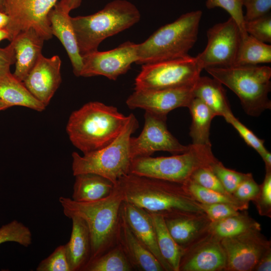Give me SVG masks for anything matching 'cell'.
Instances as JSON below:
<instances>
[{
  "label": "cell",
  "instance_id": "6da1fadb",
  "mask_svg": "<svg viewBox=\"0 0 271 271\" xmlns=\"http://www.w3.org/2000/svg\"><path fill=\"white\" fill-rule=\"evenodd\" d=\"M116 185L124 201L164 218L204 213L181 184L128 174Z\"/></svg>",
  "mask_w": 271,
  "mask_h": 271
},
{
  "label": "cell",
  "instance_id": "7a4b0ae2",
  "mask_svg": "<svg viewBox=\"0 0 271 271\" xmlns=\"http://www.w3.org/2000/svg\"><path fill=\"white\" fill-rule=\"evenodd\" d=\"M59 201L66 217H79L86 223L91 238L90 261L117 244L120 208L124 201L117 185L108 196L97 201L79 202L65 197H60Z\"/></svg>",
  "mask_w": 271,
  "mask_h": 271
},
{
  "label": "cell",
  "instance_id": "3957f363",
  "mask_svg": "<svg viewBox=\"0 0 271 271\" xmlns=\"http://www.w3.org/2000/svg\"><path fill=\"white\" fill-rule=\"evenodd\" d=\"M128 119V115L120 113L115 107L89 102L71 114L66 131L72 144L84 154L111 143Z\"/></svg>",
  "mask_w": 271,
  "mask_h": 271
},
{
  "label": "cell",
  "instance_id": "277c9868",
  "mask_svg": "<svg viewBox=\"0 0 271 271\" xmlns=\"http://www.w3.org/2000/svg\"><path fill=\"white\" fill-rule=\"evenodd\" d=\"M141 19L137 7L126 0H114L97 12L71 17L81 56L98 50L105 39L132 27Z\"/></svg>",
  "mask_w": 271,
  "mask_h": 271
},
{
  "label": "cell",
  "instance_id": "5b68a950",
  "mask_svg": "<svg viewBox=\"0 0 271 271\" xmlns=\"http://www.w3.org/2000/svg\"><path fill=\"white\" fill-rule=\"evenodd\" d=\"M202 16L200 10L191 11L160 27L146 41L137 44L136 63L144 65L189 55L197 40Z\"/></svg>",
  "mask_w": 271,
  "mask_h": 271
},
{
  "label": "cell",
  "instance_id": "8992f818",
  "mask_svg": "<svg viewBox=\"0 0 271 271\" xmlns=\"http://www.w3.org/2000/svg\"><path fill=\"white\" fill-rule=\"evenodd\" d=\"M204 69L238 97L245 112L259 116L271 108L268 97L271 89V68L266 66L232 65Z\"/></svg>",
  "mask_w": 271,
  "mask_h": 271
},
{
  "label": "cell",
  "instance_id": "52a82bcc",
  "mask_svg": "<svg viewBox=\"0 0 271 271\" xmlns=\"http://www.w3.org/2000/svg\"><path fill=\"white\" fill-rule=\"evenodd\" d=\"M139 127V122L132 113L118 136L109 144L98 150L81 156L72 154V169L75 175L92 173L102 176L114 185L121 177L129 173L131 158L129 141L131 134Z\"/></svg>",
  "mask_w": 271,
  "mask_h": 271
},
{
  "label": "cell",
  "instance_id": "ba28073f",
  "mask_svg": "<svg viewBox=\"0 0 271 271\" xmlns=\"http://www.w3.org/2000/svg\"><path fill=\"white\" fill-rule=\"evenodd\" d=\"M216 160L211 146L191 144L185 152L170 157L134 158L128 174L183 184L197 169L210 166Z\"/></svg>",
  "mask_w": 271,
  "mask_h": 271
},
{
  "label": "cell",
  "instance_id": "9c48e42d",
  "mask_svg": "<svg viewBox=\"0 0 271 271\" xmlns=\"http://www.w3.org/2000/svg\"><path fill=\"white\" fill-rule=\"evenodd\" d=\"M196 57H186L143 65L134 90L178 87L195 83L203 70Z\"/></svg>",
  "mask_w": 271,
  "mask_h": 271
},
{
  "label": "cell",
  "instance_id": "30bf717a",
  "mask_svg": "<svg viewBox=\"0 0 271 271\" xmlns=\"http://www.w3.org/2000/svg\"><path fill=\"white\" fill-rule=\"evenodd\" d=\"M58 0H5V12L9 17L6 30L10 42L21 32L32 28L45 40L51 39L49 14Z\"/></svg>",
  "mask_w": 271,
  "mask_h": 271
},
{
  "label": "cell",
  "instance_id": "8fae6325",
  "mask_svg": "<svg viewBox=\"0 0 271 271\" xmlns=\"http://www.w3.org/2000/svg\"><path fill=\"white\" fill-rule=\"evenodd\" d=\"M207 44L196 57L203 69L208 67H227L234 65L242 40L240 29L230 17L207 32Z\"/></svg>",
  "mask_w": 271,
  "mask_h": 271
},
{
  "label": "cell",
  "instance_id": "7c38bea8",
  "mask_svg": "<svg viewBox=\"0 0 271 271\" xmlns=\"http://www.w3.org/2000/svg\"><path fill=\"white\" fill-rule=\"evenodd\" d=\"M144 118V126L141 134L138 137L130 139L129 151L131 160L151 156L158 151L179 154L189 149V145L181 144L169 131L166 124L167 117L145 111Z\"/></svg>",
  "mask_w": 271,
  "mask_h": 271
},
{
  "label": "cell",
  "instance_id": "4fadbf2b",
  "mask_svg": "<svg viewBox=\"0 0 271 271\" xmlns=\"http://www.w3.org/2000/svg\"><path fill=\"white\" fill-rule=\"evenodd\" d=\"M252 229L220 240L226 263L224 271H253L271 242L260 232Z\"/></svg>",
  "mask_w": 271,
  "mask_h": 271
},
{
  "label": "cell",
  "instance_id": "5bb4252c",
  "mask_svg": "<svg viewBox=\"0 0 271 271\" xmlns=\"http://www.w3.org/2000/svg\"><path fill=\"white\" fill-rule=\"evenodd\" d=\"M137 44L130 41L106 51L98 50L82 56L80 76L91 77L101 75L115 80L126 73L133 63L138 61Z\"/></svg>",
  "mask_w": 271,
  "mask_h": 271
},
{
  "label": "cell",
  "instance_id": "9a60e30c",
  "mask_svg": "<svg viewBox=\"0 0 271 271\" xmlns=\"http://www.w3.org/2000/svg\"><path fill=\"white\" fill-rule=\"evenodd\" d=\"M195 83L178 87L149 90H134L126 100L130 109L142 108L145 111L167 117L171 111L187 107L194 97Z\"/></svg>",
  "mask_w": 271,
  "mask_h": 271
},
{
  "label": "cell",
  "instance_id": "2e32d148",
  "mask_svg": "<svg viewBox=\"0 0 271 271\" xmlns=\"http://www.w3.org/2000/svg\"><path fill=\"white\" fill-rule=\"evenodd\" d=\"M226 257L220 240L207 232L184 249L179 271H224Z\"/></svg>",
  "mask_w": 271,
  "mask_h": 271
},
{
  "label": "cell",
  "instance_id": "e0dca14e",
  "mask_svg": "<svg viewBox=\"0 0 271 271\" xmlns=\"http://www.w3.org/2000/svg\"><path fill=\"white\" fill-rule=\"evenodd\" d=\"M61 63L58 55L46 58L42 55L23 81L29 91L46 107L61 83Z\"/></svg>",
  "mask_w": 271,
  "mask_h": 271
},
{
  "label": "cell",
  "instance_id": "ac0fdd59",
  "mask_svg": "<svg viewBox=\"0 0 271 271\" xmlns=\"http://www.w3.org/2000/svg\"><path fill=\"white\" fill-rule=\"evenodd\" d=\"M120 213L137 238L154 254L165 271H173L159 250L155 226L150 213L123 201Z\"/></svg>",
  "mask_w": 271,
  "mask_h": 271
},
{
  "label": "cell",
  "instance_id": "d6986e66",
  "mask_svg": "<svg viewBox=\"0 0 271 271\" xmlns=\"http://www.w3.org/2000/svg\"><path fill=\"white\" fill-rule=\"evenodd\" d=\"M45 40L32 28L20 32L11 41L15 55L14 76L23 81L37 63L41 56Z\"/></svg>",
  "mask_w": 271,
  "mask_h": 271
},
{
  "label": "cell",
  "instance_id": "ffe728a7",
  "mask_svg": "<svg viewBox=\"0 0 271 271\" xmlns=\"http://www.w3.org/2000/svg\"><path fill=\"white\" fill-rule=\"evenodd\" d=\"M117 243L121 245L134 270L165 271L154 254L133 234L121 213Z\"/></svg>",
  "mask_w": 271,
  "mask_h": 271
},
{
  "label": "cell",
  "instance_id": "44dd1931",
  "mask_svg": "<svg viewBox=\"0 0 271 271\" xmlns=\"http://www.w3.org/2000/svg\"><path fill=\"white\" fill-rule=\"evenodd\" d=\"M69 13L57 3L50 11L48 18L52 35L59 40L65 49L74 75L80 76L82 57L79 52Z\"/></svg>",
  "mask_w": 271,
  "mask_h": 271
},
{
  "label": "cell",
  "instance_id": "7402d4cb",
  "mask_svg": "<svg viewBox=\"0 0 271 271\" xmlns=\"http://www.w3.org/2000/svg\"><path fill=\"white\" fill-rule=\"evenodd\" d=\"M164 218L172 237L184 250L207 232L211 222L205 213Z\"/></svg>",
  "mask_w": 271,
  "mask_h": 271
},
{
  "label": "cell",
  "instance_id": "603a6c76",
  "mask_svg": "<svg viewBox=\"0 0 271 271\" xmlns=\"http://www.w3.org/2000/svg\"><path fill=\"white\" fill-rule=\"evenodd\" d=\"M72 231L69 241L65 244L66 254L71 271H82L91 256L89 230L81 218L72 216Z\"/></svg>",
  "mask_w": 271,
  "mask_h": 271
},
{
  "label": "cell",
  "instance_id": "cb8c5ba5",
  "mask_svg": "<svg viewBox=\"0 0 271 271\" xmlns=\"http://www.w3.org/2000/svg\"><path fill=\"white\" fill-rule=\"evenodd\" d=\"M194 97L202 100L215 116L224 117L232 112L222 84L214 78L200 76L193 88Z\"/></svg>",
  "mask_w": 271,
  "mask_h": 271
},
{
  "label": "cell",
  "instance_id": "d4e9b609",
  "mask_svg": "<svg viewBox=\"0 0 271 271\" xmlns=\"http://www.w3.org/2000/svg\"><path fill=\"white\" fill-rule=\"evenodd\" d=\"M72 199L79 202L97 201L108 196L114 184L107 179L92 174H81L75 176Z\"/></svg>",
  "mask_w": 271,
  "mask_h": 271
},
{
  "label": "cell",
  "instance_id": "484cf974",
  "mask_svg": "<svg viewBox=\"0 0 271 271\" xmlns=\"http://www.w3.org/2000/svg\"><path fill=\"white\" fill-rule=\"evenodd\" d=\"M0 99L10 107L22 106L38 111L46 108L11 72L0 77Z\"/></svg>",
  "mask_w": 271,
  "mask_h": 271
},
{
  "label": "cell",
  "instance_id": "4316f807",
  "mask_svg": "<svg viewBox=\"0 0 271 271\" xmlns=\"http://www.w3.org/2000/svg\"><path fill=\"white\" fill-rule=\"evenodd\" d=\"M187 107L192 118L189 132L192 144L211 146L210 129L215 115L202 100L196 97L193 98Z\"/></svg>",
  "mask_w": 271,
  "mask_h": 271
},
{
  "label": "cell",
  "instance_id": "83f0119b",
  "mask_svg": "<svg viewBox=\"0 0 271 271\" xmlns=\"http://www.w3.org/2000/svg\"><path fill=\"white\" fill-rule=\"evenodd\" d=\"M252 229L261 230V225L247 212L244 211L220 220L211 222L208 232L221 240Z\"/></svg>",
  "mask_w": 271,
  "mask_h": 271
},
{
  "label": "cell",
  "instance_id": "f1b7e54d",
  "mask_svg": "<svg viewBox=\"0 0 271 271\" xmlns=\"http://www.w3.org/2000/svg\"><path fill=\"white\" fill-rule=\"evenodd\" d=\"M153 220L160 252L173 271H179V266L184 249L174 240L161 215L150 213Z\"/></svg>",
  "mask_w": 271,
  "mask_h": 271
},
{
  "label": "cell",
  "instance_id": "f546056e",
  "mask_svg": "<svg viewBox=\"0 0 271 271\" xmlns=\"http://www.w3.org/2000/svg\"><path fill=\"white\" fill-rule=\"evenodd\" d=\"M270 62V45L248 34L241 40L234 65H257Z\"/></svg>",
  "mask_w": 271,
  "mask_h": 271
},
{
  "label": "cell",
  "instance_id": "4dcf8cb0",
  "mask_svg": "<svg viewBox=\"0 0 271 271\" xmlns=\"http://www.w3.org/2000/svg\"><path fill=\"white\" fill-rule=\"evenodd\" d=\"M121 245L117 243L106 252L90 260L82 271L133 270Z\"/></svg>",
  "mask_w": 271,
  "mask_h": 271
},
{
  "label": "cell",
  "instance_id": "1f68e13d",
  "mask_svg": "<svg viewBox=\"0 0 271 271\" xmlns=\"http://www.w3.org/2000/svg\"><path fill=\"white\" fill-rule=\"evenodd\" d=\"M182 185L188 192L200 203L228 204L235 207L239 211H244L248 208L249 203L239 200L232 194H224L207 189L190 179Z\"/></svg>",
  "mask_w": 271,
  "mask_h": 271
},
{
  "label": "cell",
  "instance_id": "d6a6232c",
  "mask_svg": "<svg viewBox=\"0 0 271 271\" xmlns=\"http://www.w3.org/2000/svg\"><path fill=\"white\" fill-rule=\"evenodd\" d=\"M7 242H14L28 247L32 242L31 231L21 222L14 220L0 227V245Z\"/></svg>",
  "mask_w": 271,
  "mask_h": 271
},
{
  "label": "cell",
  "instance_id": "836d02e7",
  "mask_svg": "<svg viewBox=\"0 0 271 271\" xmlns=\"http://www.w3.org/2000/svg\"><path fill=\"white\" fill-rule=\"evenodd\" d=\"M210 168L227 192L231 194L248 174L227 168L218 159L210 165Z\"/></svg>",
  "mask_w": 271,
  "mask_h": 271
},
{
  "label": "cell",
  "instance_id": "e575fe53",
  "mask_svg": "<svg viewBox=\"0 0 271 271\" xmlns=\"http://www.w3.org/2000/svg\"><path fill=\"white\" fill-rule=\"evenodd\" d=\"M206 7L208 9L221 8L226 11L237 23L242 35V39L247 36L244 27V18L242 8L243 0H207Z\"/></svg>",
  "mask_w": 271,
  "mask_h": 271
},
{
  "label": "cell",
  "instance_id": "d590c367",
  "mask_svg": "<svg viewBox=\"0 0 271 271\" xmlns=\"http://www.w3.org/2000/svg\"><path fill=\"white\" fill-rule=\"evenodd\" d=\"M227 122L231 124L249 146L255 150L262 158L268 151L265 148L264 141L258 138L251 130L242 123L232 112L224 117Z\"/></svg>",
  "mask_w": 271,
  "mask_h": 271
},
{
  "label": "cell",
  "instance_id": "8d00e7d4",
  "mask_svg": "<svg viewBox=\"0 0 271 271\" xmlns=\"http://www.w3.org/2000/svg\"><path fill=\"white\" fill-rule=\"evenodd\" d=\"M244 30L247 34L265 43L271 42V16L268 13L256 19L245 21Z\"/></svg>",
  "mask_w": 271,
  "mask_h": 271
},
{
  "label": "cell",
  "instance_id": "74e56055",
  "mask_svg": "<svg viewBox=\"0 0 271 271\" xmlns=\"http://www.w3.org/2000/svg\"><path fill=\"white\" fill-rule=\"evenodd\" d=\"M37 271H71L68 260L65 245H60L36 267Z\"/></svg>",
  "mask_w": 271,
  "mask_h": 271
},
{
  "label": "cell",
  "instance_id": "f35d334b",
  "mask_svg": "<svg viewBox=\"0 0 271 271\" xmlns=\"http://www.w3.org/2000/svg\"><path fill=\"white\" fill-rule=\"evenodd\" d=\"M258 214L271 217V170L265 169L264 179L253 201Z\"/></svg>",
  "mask_w": 271,
  "mask_h": 271
},
{
  "label": "cell",
  "instance_id": "ab89813d",
  "mask_svg": "<svg viewBox=\"0 0 271 271\" xmlns=\"http://www.w3.org/2000/svg\"><path fill=\"white\" fill-rule=\"evenodd\" d=\"M190 179L207 189L224 194H230L211 171L210 166L198 168L194 172Z\"/></svg>",
  "mask_w": 271,
  "mask_h": 271
},
{
  "label": "cell",
  "instance_id": "60d3db41",
  "mask_svg": "<svg viewBox=\"0 0 271 271\" xmlns=\"http://www.w3.org/2000/svg\"><path fill=\"white\" fill-rule=\"evenodd\" d=\"M203 212L211 222L220 220L238 214L240 211L235 207L225 203H201Z\"/></svg>",
  "mask_w": 271,
  "mask_h": 271
},
{
  "label": "cell",
  "instance_id": "b9f144b4",
  "mask_svg": "<svg viewBox=\"0 0 271 271\" xmlns=\"http://www.w3.org/2000/svg\"><path fill=\"white\" fill-rule=\"evenodd\" d=\"M259 191V185L254 180L251 173L239 184L232 195L239 200L246 203L252 201Z\"/></svg>",
  "mask_w": 271,
  "mask_h": 271
},
{
  "label": "cell",
  "instance_id": "7bdbcfd3",
  "mask_svg": "<svg viewBox=\"0 0 271 271\" xmlns=\"http://www.w3.org/2000/svg\"><path fill=\"white\" fill-rule=\"evenodd\" d=\"M246 8L244 20L249 21L269 13L271 9V0H243Z\"/></svg>",
  "mask_w": 271,
  "mask_h": 271
},
{
  "label": "cell",
  "instance_id": "ee69618b",
  "mask_svg": "<svg viewBox=\"0 0 271 271\" xmlns=\"http://www.w3.org/2000/svg\"><path fill=\"white\" fill-rule=\"evenodd\" d=\"M5 48L0 47V77L10 72V67L15 63V55L13 43Z\"/></svg>",
  "mask_w": 271,
  "mask_h": 271
},
{
  "label": "cell",
  "instance_id": "f6af8a7d",
  "mask_svg": "<svg viewBox=\"0 0 271 271\" xmlns=\"http://www.w3.org/2000/svg\"><path fill=\"white\" fill-rule=\"evenodd\" d=\"M271 270V247L268 248L260 257L253 271Z\"/></svg>",
  "mask_w": 271,
  "mask_h": 271
},
{
  "label": "cell",
  "instance_id": "bcb514c9",
  "mask_svg": "<svg viewBox=\"0 0 271 271\" xmlns=\"http://www.w3.org/2000/svg\"><path fill=\"white\" fill-rule=\"evenodd\" d=\"M82 0H61L57 4L69 12L78 8Z\"/></svg>",
  "mask_w": 271,
  "mask_h": 271
},
{
  "label": "cell",
  "instance_id": "7dc6e473",
  "mask_svg": "<svg viewBox=\"0 0 271 271\" xmlns=\"http://www.w3.org/2000/svg\"><path fill=\"white\" fill-rule=\"evenodd\" d=\"M9 21L8 15L5 12H0V30L6 29Z\"/></svg>",
  "mask_w": 271,
  "mask_h": 271
},
{
  "label": "cell",
  "instance_id": "c3c4849f",
  "mask_svg": "<svg viewBox=\"0 0 271 271\" xmlns=\"http://www.w3.org/2000/svg\"><path fill=\"white\" fill-rule=\"evenodd\" d=\"M10 35L9 33L6 29H3L0 30V42L5 40L8 39L9 40Z\"/></svg>",
  "mask_w": 271,
  "mask_h": 271
},
{
  "label": "cell",
  "instance_id": "681fc988",
  "mask_svg": "<svg viewBox=\"0 0 271 271\" xmlns=\"http://www.w3.org/2000/svg\"><path fill=\"white\" fill-rule=\"evenodd\" d=\"M9 107H11L0 99V111L5 110Z\"/></svg>",
  "mask_w": 271,
  "mask_h": 271
},
{
  "label": "cell",
  "instance_id": "f907efd6",
  "mask_svg": "<svg viewBox=\"0 0 271 271\" xmlns=\"http://www.w3.org/2000/svg\"><path fill=\"white\" fill-rule=\"evenodd\" d=\"M0 12H5V0H0Z\"/></svg>",
  "mask_w": 271,
  "mask_h": 271
}]
</instances>
